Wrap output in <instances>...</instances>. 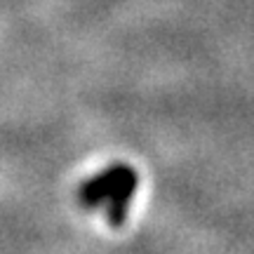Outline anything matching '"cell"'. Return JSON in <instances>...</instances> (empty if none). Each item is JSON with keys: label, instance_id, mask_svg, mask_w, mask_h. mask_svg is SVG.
<instances>
[{"label": "cell", "instance_id": "cell-1", "mask_svg": "<svg viewBox=\"0 0 254 254\" xmlns=\"http://www.w3.org/2000/svg\"><path fill=\"white\" fill-rule=\"evenodd\" d=\"M136 184H139V177H136L134 167L116 163L82 184L78 190V200L87 209H94L106 202L109 224L118 228L125 224L129 202L136 193Z\"/></svg>", "mask_w": 254, "mask_h": 254}]
</instances>
